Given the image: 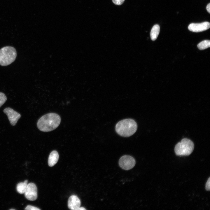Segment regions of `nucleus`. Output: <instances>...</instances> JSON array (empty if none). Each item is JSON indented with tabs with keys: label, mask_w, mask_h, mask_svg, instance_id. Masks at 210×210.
I'll return each instance as SVG.
<instances>
[{
	"label": "nucleus",
	"mask_w": 210,
	"mask_h": 210,
	"mask_svg": "<svg viewBox=\"0 0 210 210\" xmlns=\"http://www.w3.org/2000/svg\"><path fill=\"white\" fill-rule=\"evenodd\" d=\"M86 209L83 207H79L77 210H85Z\"/></svg>",
	"instance_id": "19"
},
{
	"label": "nucleus",
	"mask_w": 210,
	"mask_h": 210,
	"mask_svg": "<svg viewBox=\"0 0 210 210\" xmlns=\"http://www.w3.org/2000/svg\"><path fill=\"white\" fill-rule=\"evenodd\" d=\"M194 148L192 141L189 139L184 138L176 145L174 151L177 155L188 156L192 153Z\"/></svg>",
	"instance_id": "4"
},
{
	"label": "nucleus",
	"mask_w": 210,
	"mask_h": 210,
	"mask_svg": "<svg viewBox=\"0 0 210 210\" xmlns=\"http://www.w3.org/2000/svg\"><path fill=\"white\" fill-rule=\"evenodd\" d=\"M26 210H39L40 209L38 208L30 205H27L25 209Z\"/></svg>",
	"instance_id": "15"
},
{
	"label": "nucleus",
	"mask_w": 210,
	"mask_h": 210,
	"mask_svg": "<svg viewBox=\"0 0 210 210\" xmlns=\"http://www.w3.org/2000/svg\"><path fill=\"white\" fill-rule=\"evenodd\" d=\"M135 160L132 156L128 155L122 156L120 159L119 164L120 167L125 170L132 168L135 164Z\"/></svg>",
	"instance_id": "5"
},
{
	"label": "nucleus",
	"mask_w": 210,
	"mask_h": 210,
	"mask_svg": "<svg viewBox=\"0 0 210 210\" xmlns=\"http://www.w3.org/2000/svg\"><path fill=\"white\" fill-rule=\"evenodd\" d=\"M137 125L135 121L132 119H126L118 122L116 124L115 130L120 135L125 137H129L136 131Z\"/></svg>",
	"instance_id": "2"
},
{
	"label": "nucleus",
	"mask_w": 210,
	"mask_h": 210,
	"mask_svg": "<svg viewBox=\"0 0 210 210\" xmlns=\"http://www.w3.org/2000/svg\"><path fill=\"white\" fill-rule=\"evenodd\" d=\"M7 99L6 95L4 93L0 92V107L5 103Z\"/></svg>",
	"instance_id": "14"
},
{
	"label": "nucleus",
	"mask_w": 210,
	"mask_h": 210,
	"mask_svg": "<svg viewBox=\"0 0 210 210\" xmlns=\"http://www.w3.org/2000/svg\"><path fill=\"white\" fill-rule=\"evenodd\" d=\"M205 189L206 190L209 191L210 190V177L207 180L206 184Z\"/></svg>",
	"instance_id": "17"
},
{
	"label": "nucleus",
	"mask_w": 210,
	"mask_h": 210,
	"mask_svg": "<svg viewBox=\"0 0 210 210\" xmlns=\"http://www.w3.org/2000/svg\"><path fill=\"white\" fill-rule=\"evenodd\" d=\"M61 119L60 116L55 113L46 114L40 118L37 123L38 129L41 131L48 132L56 128L60 125Z\"/></svg>",
	"instance_id": "1"
},
{
	"label": "nucleus",
	"mask_w": 210,
	"mask_h": 210,
	"mask_svg": "<svg viewBox=\"0 0 210 210\" xmlns=\"http://www.w3.org/2000/svg\"><path fill=\"white\" fill-rule=\"evenodd\" d=\"M80 200L76 195H72L69 198L68 202V205L69 209L77 210L80 206Z\"/></svg>",
	"instance_id": "9"
},
{
	"label": "nucleus",
	"mask_w": 210,
	"mask_h": 210,
	"mask_svg": "<svg viewBox=\"0 0 210 210\" xmlns=\"http://www.w3.org/2000/svg\"><path fill=\"white\" fill-rule=\"evenodd\" d=\"M160 31V27L158 24L154 25L152 27L150 33V36L151 40H155L158 37Z\"/></svg>",
	"instance_id": "11"
},
{
	"label": "nucleus",
	"mask_w": 210,
	"mask_h": 210,
	"mask_svg": "<svg viewBox=\"0 0 210 210\" xmlns=\"http://www.w3.org/2000/svg\"><path fill=\"white\" fill-rule=\"evenodd\" d=\"M210 46V41L209 40H204L197 45L198 48L200 50H203L207 48Z\"/></svg>",
	"instance_id": "13"
},
{
	"label": "nucleus",
	"mask_w": 210,
	"mask_h": 210,
	"mask_svg": "<svg viewBox=\"0 0 210 210\" xmlns=\"http://www.w3.org/2000/svg\"><path fill=\"white\" fill-rule=\"evenodd\" d=\"M206 9L208 12L210 13V3L207 4L206 7Z\"/></svg>",
	"instance_id": "18"
},
{
	"label": "nucleus",
	"mask_w": 210,
	"mask_h": 210,
	"mask_svg": "<svg viewBox=\"0 0 210 210\" xmlns=\"http://www.w3.org/2000/svg\"><path fill=\"white\" fill-rule=\"evenodd\" d=\"M27 183V180H25L24 182L18 183L16 187L18 192L20 194H24L28 184Z\"/></svg>",
	"instance_id": "12"
},
{
	"label": "nucleus",
	"mask_w": 210,
	"mask_h": 210,
	"mask_svg": "<svg viewBox=\"0 0 210 210\" xmlns=\"http://www.w3.org/2000/svg\"><path fill=\"white\" fill-rule=\"evenodd\" d=\"M4 112L7 115L10 123L13 126L15 125L21 117L20 114L9 107L5 108Z\"/></svg>",
	"instance_id": "7"
},
{
	"label": "nucleus",
	"mask_w": 210,
	"mask_h": 210,
	"mask_svg": "<svg viewBox=\"0 0 210 210\" xmlns=\"http://www.w3.org/2000/svg\"><path fill=\"white\" fill-rule=\"evenodd\" d=\"M125 0H112L113 2L116 5H120L122 4Z\"/></svg>",
	"instance_id": "16"
},
{
	"label": "nucleus",
	"mask_w": 210,
	"mask_h": 210,
	"mask_svg": "<svg viewBox=\"0 0 210 210\" xmlns=\"http://www.w3.org/2000/svg\"><path fill=\"white\" fill-rule=\"evenodd\" d=\"M210 27V23L208 22L201 23H192L188 26V29L192 32H198L206 30Z\"/></svg>",
	"instance_id": "8"
},
{
	"label": "nucleus",
	"mask_w": 210,
	"mask_h": 210,
	"mask_svg": "<svg viewBox=\"0 0 210 210\" xmlns=\"http://www.w3.org/2000/svg\"><path fill=\"white\" fill-rule=\"evenodd\" d=\"M24 194L27 200L30 201L36 200L37 198V189L36 185L33 183L28 184Z\"/></svg>",
	"instance_id": "6"
},
{
	"label": "nucleus",
	"mask_w": 210,
	"mask_h": 210,
	"mask_svg": "<svg viewBox=\"0 0 210 210\" xmlns=\"http://www.w3.org/2000/svg\"><path fill=\"white\" fill-rule=\"evenodd\" d=\"M17 56L15 49L13 47L7 46L0 50V65L6 66L13 62Z\"/></svg>",
	"instance_id": "3"
},
{
	"label": "nucleus",
	"mask_w": 210,
	"mask_h": 210,
	"mask_svg": "<svg viewBox=\"0 0 210 210\" xmlns=\"http://www.w3.org/2000/svg\"><path fill=\"white\" fill-rule=\"evenodd\" d=\"M10 210H15V209H10Z\"/></svg>",
	"instance_id": "20"
},
{
	"label": "nucleus",
	"mask_w": 210,
	"mask_h": 210,
	"mask_svg": "<svg viewBox=\"0 0 210 210\" xmlns=\"http://www.w3.org/2000/svg\"><path fill=\"white\" fill-rule=\"evenodd\" d=\"M59 155L56 150H53L50 153L48 159V164L50 167H52L55 165L59 159Z\"/></svg>",
	"instance_id": "10"
}]
</instances>
